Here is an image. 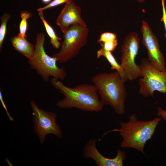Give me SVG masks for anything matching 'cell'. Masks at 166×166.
Returning <instances> with one entry per match:
<instances>
[{"instance_id":"6da1fadb","label":"cell","mask_w":166,"mask_h":166,"mask_svg":"<svg viewBox=\"0 0 166 166\" xmlns=\"http://www.w3.org/2000/svg\"><path fill=\"white\" fill-rule=\"evenodd\" d=\"M50 83L64 96L62 99L56 103L58 108H75L84 111L96 112L103 109L104 105L99 98L97 89L94 84L85 83L71 87L54 77L50 80Z\"/></svg>"},{"instance_id":"7a4b0ae2","label":"cell","mask_w":166,"mask_h":166,"mask_svg":"<svg viewBox=\"0 0 166 166\" xmlns=\"http://www.w3.org/2000/svg\"><path fill=\"white\" fill-rule=\"evenodd\" d=\"M91 81L96 86L100 100L104 105H110L117 114L125 111L127 93L125 82L117 71L100 73L93 76Z\"/></svg>"},{"instance_id":"9a60e30c","label":"cell","mask_w":166,"mask_h":166,"mask_svg":"<svg viewBox=\"0 0 166 166\" xmlns=\"http://www.w3.org/2000/svg\"><path fill=\"white\" fill-rule=\"evenodd\" d=\"M21 20L19 25V33L18 35L23 38L26 39L27 19L32 16V13L28 11L23 10L20 13Z\"/></svg>"},{"instance_id":"5bb4252c","label":"cell","mask_w":166,"mask_h":166,"mask_svg":"<svg viewBox=\"0 0 166 166\" xmlns=\"http://www.w3.org/2000/svg\"><path fill=\"white\" fill-rule=\"evenodd\" d=\"M38 12L39 15L43 23L46 32L50 37L52 46L55 49H59L61 45L59 41L61 40L62 38L57 36L53 28L45 19L43 11H40Z\"/></svg>"},{"instance_id":"30bf717a","label":"cell","mask_w":166,"mask_h":166,"mask_svg":"<svg viewBox=\"0 0 166 166\" xmlns=\"http://www.w3.org/2000/svg\"><path fill=\"white\" fill-rule=\"evenodd\" d=\"M98 140L91 139L86 143L83 152V157L94 160L98 166H122L123 161L126 158V152L119 149L117 150V155L113 158L105 157L101 154L96 147Z\"/></svg>"},{"instance_id":"8fae6325","label":"cell","mask_w":166,"mask_h":166,"mask_svg":"<svg viewBox=\"0 0 166 166\" xmlns=\"http://www.w3.org/2000/svg\"><path fill=\"white\" fill-rule=\"evenodd\" d=\"M81 8L76 5L73 0H69L58 16L56 24L64 34L73 25L79 24L86 27L85 23L81 18Z\"/></svg>"},{"instance_id":"603a6c76","label":"cell","mask_w":166,"mask_h":166,"mask_svg":"<svg viewBox=\"0 0 166 166\" xmlns=\"http://www.w3.org/2000/svg\"><path fill=\"white\" fill-rule=\"evenodd\" d=\"M137 1L139 3H142L144 2L145 0H137Z\"/></svg>"},{"instance_id":"ac0fdd59","label":"cell","mask_w":166,"mask_h":166,"mask_svg":"<svg viewBox=\"0 0 166 166\" xmlns=\"http://www.w3.org/2000/svg\"><path fill=\"white\" fill-rule=\"evenodd\" d=\"M69 0H53L45 6L38 8L37 10L38 12L50 8L57 6L63 3H66Z\"/></svg>"},{"instance_id":"5b68a950","label":"cell","mask_w":166,"mask_h":166,"mask_svg":"<svg viewBox=\"0 0 166 166\" xmlns=\"http://www.w3.org/2000/svg\"><path fill=\"white\" fill-rule=\"evenodd\" d=\"M89 30L87 27L79 24L70 26L64 34V40L59 51L52 56L61 63L75 57L87 43Z\"/></svg>"},{"instance_id":"7402d4cb","label":"cell","mask_w":166,"mask_h":166,"mask_svg":"<svg viewBox=\"0 0 166 166\" xmlns=\"http://www.w3.org/2000/svg\"><path fill=\"white\" fill-rule=\"evenodd\" d=\"M44 3H48L50 2L52 0H41Z\"/></svg>"},{"instance_id":"277c9868","label":"cell","mask_w":166,"mask_h":166,"mask_svg":"<svg viewBox=\"0 0 166 166\" xmlns=\"http://www.w3.org/2000/svg\"><path fill=\"white\" fill-rule=\"evenodd\" d=\"M45 40L44 33L37 34L34 56L32 59L28 60L30 68L35 70L45 82L49 81L51 76L64 80L66 76V71L64 67L57 66L56 58L50 57L46 53L44 47Z\"/></svg>"},{"instance_id":"52a82bcc","label":"cell","mask_w":166,"mask_h":166,"mask_svg":"<svg viewBox=\"0 0 166 166\" xmlns=\"http://www.w3.org/2000/svg\"><path fill=\"white\" fill-rule=\"evenodd\" d=\"M139 40L138 34L132 32L125 37L121 47L120 65L126 78L130 81L142 77L140 65H137L135 62L139 51Z\"/></svg>"},{"instance_id":"3957f363","label":"cell","mask_w":166,"mask_h":166,"mask_svg":"<svg viewBox=\"0 0 166 166\" xmlns=\"http://www.w3.org/2000/svg\"><path fill=\"white\" fill-rule=\"evenodd\" d=\"M162 118L156 117L149 121L138 120L135 114L129 117L128 121L119 122L118 131L122 139L120 146L123 148H134L144 154V146L154 134Z\"/></svg>"},{"instance_id":"e0dca14e","label":"cell","mask_w":166,"mask_h":166,"mask_svg":"<svg viewBox=\"0 0 166 166\" xmlns=\"http://www.w3.org/2000/svg\"><path fill=\"white\" fill-rule=\"evenodd\" d=\"M97 42L100 45L113 42H117V35L113 33L107 32L102 33Z\"/></svg>"},{"instance_id":"ba28073f","label":"cell","mask_w":166,"mask_h":166,"mask_svg":"<svg viewBox=\"0 0 166 166\" xmlns=\"http://www.w3.org/2000/svg\"><path fill=\"white\" fill-rule=\"evenodd\" d=\"M30 103L33 111L34 132L38 135L41 143L43 142L46 136L49 134L61 138L62 132L56 122L57 114L39 108L33 101Z\"/></svg>"},{"instance_id":"ffe728a7","label":"cell","mask_w":166,"mask_h":166,"mask_svg":"<svg viewBox=\"0 0 166 166\" xmlns=\"http://www.w3.org/2000/svg\"><path fill=\"white\" fill-rule=\"evenodd\" d=\"M0 101L1 102V103H2V106L3 107V108L4 109L6 113L7 114V116H8L9 118V120L10 121H13L14 119L12 117L10 116V114L7 109L6 108V106L5 104V103L4 101L3 97L2 96V93L1 92V91H0Z\"/></svg>"},{"instance_id":"7c38bea8","label":"cell","mask_w":166,"mask_h":166,"mask_svg":"<svg viewBox=\"0 0 166 166\" xmlns=\"http://www.w3.org/2000/svg\"><path fill=\"white\" fill-rule=\"evenodd\" d=\"M10 41L16 50L26 57L28 60L33 58L35 45L28 41L26 39L18 35L12 37Z\"/></svg>"},{"instance_id":"4fadbf2b","label":"cell","mask_w":166,"mask_h":166,"mask_svg":"<svg viewBox=\"0 0 166 166\" xmlns=\"http://www.w3.org/2000/svg\"><path fill=\"white\" fill-rule=\"evenodd\" d=\"M101 57H103L107 59L111 66L112 70H116L125 81H127L122 68L117 62L111 52L105 50L101 47L97 53V58H99Z\"/></svg>"},{"instance_id":"d6986e66","label":"cell","mask_w":166,"mask_h":166,"mask_svg":"<svg viewBox=\"0 0 166 166\" xmlns=\"http://www.w3.org/2000/svg\"><path fill=\"white\" fill-rule=\"evenodd\" d=\"M162 10V16L160 21L163 22L165 30V36L166 37V10L165 4V0H161Z\"/></svg>"},{"instance_id":"8992f818","label":"cell","mask_w":166,"mask_h":166,"mask_svg":"<svg viewBox=\"0 0 166 166\" xmlns=\"http://www.w3.org/2000/svg\"><path fill=\"white\" fill-rule=\"evenodd\" d=\"M140 65L142 77L138 81L139 93L145 97H153L156 91L166 93V71L157 70L146 59L141 60Z\"/></svg>"},{"instance_id":"44dd1931","label":"cell","mask_w":166,"mask_h":166,"mask_svg":"<svg viewBox=\"0 0 166 166\" xmlns=\"http://www.w3.org/2000/svg\"><path fill=\"white\" fill-rule=\"evenodd\" d=\"M158 112L157 115L160 116L163 120L166 121V111L163 110L161 107H158L157 108Z\"/></svg>"},{"instance_id":"2e32d148","label":"cell","mask_w":166,"mask_h":166,"mask_svg":"<svg viewBox=\"0 0 166 166\" xmlns=\"http://www.w3.org/2000/svg\"><path fill=\"white\" fill-rule=\"evenodd\" d=\"M11 17V15L8 13H4L0 17L1 22L0 27V49L2 48V44L6 33V27L7 22Z\"/></svg>"},{"instance_id":"9c48e42d","label":"cell","mask_w":166,"mask_h":166,"mask_svg":"<svg viewBox=\"0 0 166 166\" xmlns=\"http://www.w3.org/2000/svg\"><path fill=\"white\" fill-rule=\"evenodd\" d=\"M141 28L142 35V43L147 49L148 60L157 70L166 71L164 58L160 50L156 37L145 21H142Z\"/></svg>"}]
</instances>
